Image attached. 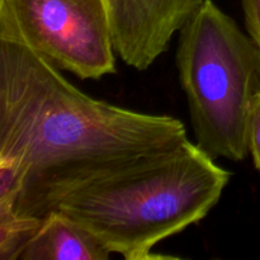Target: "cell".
<instances>
[{
  "mask_svg": "<svg viewBox=\"0 0 260 260\" xmlns=\"http://www.w3.org/2000/svg\"><path fill=\"white\" fill-rule=\"evenodd\" d=\"M187 139L175 117L91 98L32 47L0 40V157L24 172L17 212L43 217L83 180Z\"/></svg>",
  "mask_w": 260,
  "mask_h": 260,
  "instance_id": "6da1fadb",
  "label": "cell"
},
{
  "mask_svg": "<svg viewBox=\"0 0 260 260\" xmlns=\"http://www.w3.org/2000/svg\"><path fill=\"white\" fill-rule=\"evenodd\" d=\"M42 218L19 260H108L111 256L90 231L62 211L53 210Z\"/></svg>",
  "mask_w": 260,
  "mask_h": 260,
  "instance_id": "8992f818",
  "label": "cell"
},
{
  "mask_svg": "<svg viewBox=\"0 0 260 260\" xmlns=\"http://www.w3.org/2000/svg\"><path fill=\"white\" fill-rule=\"evenodd\" d=\"M0 40L20 41L83 80L116 73L104 0H0Z\"/></svg>",
  "mask_w": 260,
  "mask_h": 260,
  "instance_id": "277c9868",
  "label": "cell"
},
{
  "mask_svg": "<svg viewBox=\"0 0 260 260\" xmlns=\"http://www.w3.org/2000/svg\"><path fill=\"white\" fill-rule=\"evenodd\" d=\"M243 12L248 35L260 52V0H243Z\"/></svg>",
  "mask_w": 260,
  "mask_h": 260,
  "instance_id": "ba28073f",
  "label": "cell"
},
{
  "mask_svg": "<svg viewBox=\"0 0 260 260\" xmlns=\"http://www.w3.org/2000/svg\"><path fill=\"white\" fill-rule=\"evenodd\" d=\"M177 66L196 144L213 159L245 160L260 94V52L250 36L205 0L179 30Z\"/></svg>",
  "mask_w": 260,
  "mask_h": 260,
  "instance_id": "3957f363",
  "label": "cell"
},
{
  "mask_svg": "<svg viewBox=\"0 0 260 260\" xmlns=\"http://www.w3.org/2000/svg\"><path fill=\"white\" fill-rule=\"evenodd\" d=\"M249 150L253 155L254 165L260 173V94L256 96L249 124Z\"/></svg>",
  "mask_w": 260,
  "mask_h": 260,
  "instance_id": "9c48e42d",
  "label": "cell"
},
{
  "mask_svg": "<svg viewBox=\"0 0 260 260\" xmlns=\"http://www.w3.org/2000/svg\"><path fill=\"white\" fill-rule=\"evenodd\" d=\"M231 174L189 139L88 178L55 210L127 260L154 255L160 241L200 222L220 201Z\"/></svg>",
  "mask_w": 260,
  "mask_h": 260,
  "instance_id": "7a4b0ae2",
  "label": "cell"
},
{
  "mask_svg": "<svg viewBox=\"0 0 260 260\" xmlns=\"http://www.w3.org/2000/svg\"><path fill=\"white\" fill-rule=\"evenodd\" d=\"M42 220L17 212L14 207H0V260H19Z\"/></svg>",
  "mask_w": 260,
  "mask_h": 260,
  "instance_id": "52a82bcc",
  "label": "cell"
},
{
  "mask_svg": "<svg viewBox=\"0 0 260 260\" xmlns=\"http://www.w3.org/2000/svg\"><path fill=\"white\" fill-rule=\"evenodd\" d=\"M205 0H104L116 53L139 71L149 69Z\"/></svg>",
  "mask_w": 260,
  "mask_h": 260,
  "instance_id": "5b68a950",
  "label": "cell"
}]
</instances>
